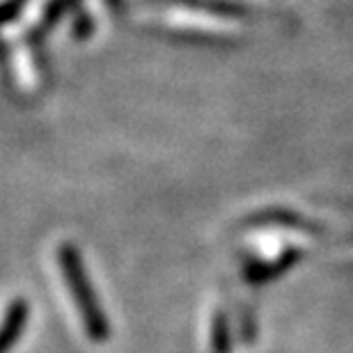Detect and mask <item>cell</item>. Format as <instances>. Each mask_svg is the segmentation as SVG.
<instances>
[{"instance_id": "6da1fadb", "label": "cell", "mask_w": 353, "mask_h": 353, "mask_svg": "<svg viewBox=\"0 0 353 353\" xmlns=\"http://www.w3.org/2000/svg\"><path fill=\"white\" fill-rule=\"evenodd\" d=\"M60 266H62V273H65L69 289L74 292L76 305L81 310L90 337L97 342L105 340V337H108V326H105L101 310H99L97 301H94L90 282L85 280V273H83V266H81V257L74 245L67 243L60 248Z\"/></svg>"}, {"instance_id": "7a4b0ae2", "label": "cell", "mask_w": 353, "mask_h": 353, "mask_svg": "<svg viewBox=\"0 0 353 353\" xmlns=\"http://www.w3.org/2000/svg\"><path fill=\"white\" fill-rule=\"evenodd\" d=\"M26 316H28L26 301L17 299L7 307L5 319L0 323V353H7L17 344V340L21 337V330L26 326Z\"/></svg>"}, {"instance_id": "3957f363", "label": "cell", "mask_w": 353, "mask_h": 353, "mask_svg": "<svg viewBox=\"0 0 353 353\" xmlns=\"http://www.w3.org/2000/svg\"><path fill=\"white\" fill-rule=\"evenodd\" d=\"M214 351L216 353H228V330H225V316L218 314L216 326H214Z\"/></svg>"}]
</instances>
